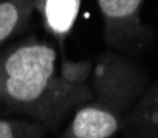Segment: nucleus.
Masks as SVG:
<instances>
[{"mask_svg": "<svg viewBox=\"0 0 158 138\" xmlns=\"http://www.w3.org/2000/svg\"><path fill=\"white\" fill-rule=\"evenodd\" d=\"M122 133L125 138H158V104L140 100L127 118Z\"/></svg>", "mask_w": 158, "mask_h": 138, "instance_id": "6", "label": "nucleus"}, {"mask_svg": "<svg viewBox=\"0 0 158 138\" xmlns=\"http://www.w3.org/2000/svg\"><path fill=\"white\" fill-rule=\"evenodd\" d=\"M35 12V0H0V46L22 33Z\"/></svg>", "mask_w": 158, "mask_h": 138, "instance_id": "5", "label": "nucleus"}, {"mask_svg": "<svg viewBox=\"0 0 158 138\" xmlns=\"http://www.w3.org/2000/svg\"><path fill=\"white\" fill-rule=\"evenodd\" d=\"M150 86L140 64L117 51L99 54L91 67V97L71 113L59 138H112L122 133L127 118Z\"/></svg>", "mask_w": 158, "mask_h": 138, "instance_id": "2", "label": "nucleus"}, {"mask_svg": "<svg viewBox=\"0 0 158 138\" xmlns=\"http://www.w3.org/2000/svg\"><path fill=\"white\" fill-rule=\"evenodd\" d=\"M142 102H150V104H158V81L150 84V86L147 87L145 94H143V97L140 99Z\"/></svg>", "mask_w": 158, "mask_h": 138, "instance_id": "8", "label": "nucleus"}, {"mask_svg": "<svg viewBox=\"0 0 158 138\" xmlns=\"http://www.w3.org/2000/svg\"><path fill=\"white\" fill-rule=\"evenodd\" d=\"M91 63H58L53 44L25 38L0 53V102L46 132L58 130L74 108L91 97Z\"/></svg>", "mask_w": 158, "mask_h": 138, "instance_id": "1", "label": "nucleus"}, {"mask_svg": "<svg viewBox=\"0 0 158 138\" xmlns=\"http://www.w3.org/2000/svg\"><path fill=\"white\" fill-rule=\"evenodd\" d=\"M82 0H35V12L41 17L43 26L59 48H64L76 25Z\"/></svg>", "mask_w": 158, "mask_h": 138, "instance_id": "4", "label": "nucleus"}, {"mask_svg": "<svg viewBox=\"0 0 158 138\" xmlns=\"http://www.w3.org/2000/svg\"><path fill=\"white\" fill-rule=\"evenodd\" d=\"M2 108H3V105H2V102H0V110H2Z\"/></svg>", "mask_w": 158, "mask_h": 138, "instance_id": "9", "label": "nucleus"}, {"mask_svg": "<svg viewBox=\"0 0 158 138\" xmlns=\"http://www.w3.org/2000/svg\"><path fill=\"white\" fill-rule=\"evenodd\" d=\"M46 133L30 118H0V138H43Z\"/></svg>", "mask_w": 158, "mask_h": 138, "instance_id": "7", "label": "nucleus"}, {"mask_svg": "<svg viewBox=\"0 0 158 138\" xmlns=\"http://www.w3.org/2000/svg\"><path fill=\"white\" fill-rule=\"evenodd\" d=\"M107 46L122 54H138L150 46L153 31L142 22L145 0H96Z\"/></svg>", "mask_w": 158, "mask_h": 138, "instance_id": "3", "label": "nucleus"}]
</instances>
